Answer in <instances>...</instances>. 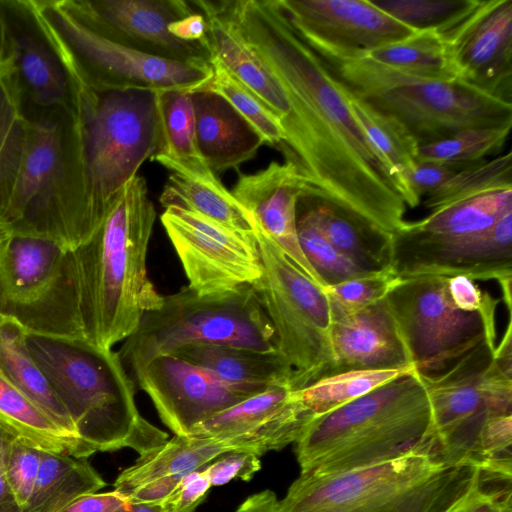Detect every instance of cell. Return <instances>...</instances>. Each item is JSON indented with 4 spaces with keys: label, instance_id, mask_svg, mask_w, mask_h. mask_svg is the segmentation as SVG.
Listing matches in <instances>:
<instances>
[{
    "label": "cell",
    "instance_id": "1",
    "mask_svg": "<svg viewBox=\"0 0 512 512\" xmlns=\"http://www.w3.org/2000/svg\"><path fill=\"white\" fill-rule=\"evenodd\" d=\"M224 6L292 104L278 148L285 162L304 186L391 236L404 224L407 205L326 62L293 27L279 0H224Z\"/></svg>",
    "mask_w": 512,
    "mask_h": 512
},
{
    "label": "cell",
    "instance_id": "2",
    "mask_svg": "<svg viewBox=\"0 0 512 512\" xmlns=\"http://www.w3.org/2000/svg\"><path fill=\"white\" fill-rule=\"evenodd\" d=\"M155 219L146 180L137 175L92 237L68 250L80 337L98 348L127 339L162 303L146 264Z\"/></svg>",
    "mask_w": 512,
    "mask_h": 512
},
{
    "label": "cell",
    "instance_id": "3",
    "mask_svg": "<svg viewBox=\"0 0 512 512\" xmlns=\"http://www.w3.org/2000/svg\"><path fill=\"white\" fill-rule=\"evenodd\" d=\"M295 444L300 475L314 477L415 452L439 455L429 398L416 371L314 417Z\"/></svg>",
    "mask_w": 512,
    "mask_h": 512
},
{
    "label": "cell",
    "instance_id": "4",
    "mask_svg": "<svg viewBox=\"0 0 512 512\" xmlns=\"http://www.w3.org/2000/svg\"><path fill=\"white\" fill-rule=\"evenodd\" d=\"M27 345L92 454L130 448L141 456L168 440L138 411L136 385L117 351L80 338L28 332Z\"/></svg>",
    "mask_w": 512,
    "mask_h": 512
},
{
    "label": "cell",
    "instance_id": "5",
    "mask_svg": "<svg viewBox=\"0 0 512 512\" xmlns=\"http://www.w3.org/2000/svg\"><path fill=\"white\" fill-rule=\"evenodd\" d=\"M84 208L90 238L123 188L159 145L157 94L97 91L70 77Z\"/></svg>",
    "mask_w": 512,
    "mask_h": 512
},
{
    "label": "cell",
    "instance_id": "6",
    "mask_svg": "<svg viewBox=\"0 0 512 512\" xmlns=\"http://www.w3.org/2000/svg\"><path fill=\"white\" fill-rule=\"evenodd\" d=\"M320 56L353 97L400 123L419 146L469 129L512 126V102L461 79L414 75L359 55Z\"/></svg>",
    "mask_w": 512,
    "mask_h": 512
},
{
    "label": "cell",
    "instance_id": "7",
    "mask_svg": "<svg viewBox=\"0 0 512 512\" xmlns=\"http://www.w3.org/2000/svg\"><path fill=\"white\" fill-rule=\"evenodd\" d=\"M23 115V153L0 218L11 234L44 236L75 249L90 235L72 107Z\"/></svg>",
    "mask_w": 512,
    "mask_h": 512
},
{
    "label": "cell",
    "instance_id": "8",
    "mask_svg": "<svg viewBox=\"0 0 512 512\" xmlns=\"http://www.w3.org/2000/svg\"><path fill=\"white\" fill-rule=\"evenodd\" d=\"M480 465L452 463L431 452L314 477L299 475L278 512H445L473 481Z\"/></svg>",
    "mask_w": 512,
    "mask_h": 512
},
{
    "label": "cell",
    "instance_id": "9",
    "mask_svg": "<svg viewBox=\"0 0 512 512\" xmlns=\"http://www.w3.org/2000/svg\"><path fill=\"white\" fill-rule=\"evenodd\" d=\"M189 344L224 345L276 352L274 328L252 285L199 295L188 286L163 296L146 312L118 356L132 377L153 358Z\"/></svg>",
    "mask_w": 512,
    "mask_h": 512
},
{
    "label": "cell",
    "instance_id": "10",
    "mask_svg": "<svg viewBox=\"0 0 512 512\" xmlns=\"http://www.w3.org/2000/svg\"><path fill=\"white\" fill-rule=\"evenodd\" d=\"M68 76L97 91L180 89L191 93L212 77L209 62H180L113 42L87 26L67 0H29Z\"/></svg>",
    "mask_w": 512,
    "mask_h": 512
},
{
    "label": "cell",
    "instance_id": "11",
    "mask_svg": "<svg viewBox=\"0 0 512 512\" xmlns=\"http://www.w3.org/2000/svg\"><path fill=\"white\" fill-rule=\"evenodd\" d=\"M255 235L263 273L252 287L274 328L277 352L293 371L292 388L300 390L334 366L331 302L257 227Z\"/></svg>",
    "mask_w": 512,
    "mask_h": 512
},
{
    "label": "cell",
    "instance_id": "12",
    "mask_svg": "<svg viewBox=\"0 0 512 512\" xmlns=\"http://www.w3.org/2000/svg\"><path fill=\"white\" fill-rule=\"evenodd\" d=\"M495 346L496 341H484L442 372L419 374L430 402L437 451L446 462L477 463L484 423L512 414V372L494 359Z\"/></svg>",
    "mask_w": 512,
    "mask_h": 512
},
{
    "label": "cell",
    "instance_id": "13",
    "mask_svg": "<svg viewBox=\"0 0 512 512\" xmlns=\"http://www.w3.org/2000/svg\"><path fill=\"white\" fill-rule=\"evenodd\" d=\"M447 279H402L384 298L421 375L440 373L482 342L496 339L499 300L478 312L462 311L449 298Z\"/></svg>",
    "mask_w": 512,
    "mask_h": 512
},
{
    "label": "cell",
    "instance_id": "14",
    "mask_svg": "<svg viewBox=\"0 0 512 512\" xmlns=\"http://www.w3.org/2000/svg\"><path fill=\"white\" fill-rule=\"evenodd\" d=\"M0 312L28 333L80 338L68 249L11 234L0 247Z\"/></svg>",
    "mask_w": 512,
    "mask_h": 512
},
{
    "label": "cell",
    "instance_id": "15",
    "mask_svg": "<svg viewBox=\"0 0 512 512\" xmlns=\"http://www.w3.org/2000/svg\"><path fill=\"white\" fill-rule=\"evenodd\" d=\"M160 219L189 281L188 287L199 295L253 285L262 276L256 235L232 230L176 206L165 208Z\"/></svg>",
    "mask_w": 512,
    "mask_h": 512
},
{
    "label": "cell",
    "instance_id": "16",
    "mask_svg": "<svg viewBox=\"0 0 512 512\" xmlns=\"http://www.w3.org/2000/svg\"><path fill=\"white\" fill-rule=\"evenodd\" d=\"M389 263L401 279L464 276L512 283V213L490 229L460 238L437 239L398 229L390 236Z\"/></svg>",
    "mask_w": 512,
    "mask_h": 512
},
{
    "label": "cell",
    "instance_id": "17",
    "mask_svg": "<svg viewBox=\"0 0 512 512\" xmlns=\"http://www.w3.org/2000/svg\"><path fill=\"white\" fill-rule=\"evenodd\" d=\"M0 70L22 112L72 107L67 71L39 25L29 0H0Z\"/></svg>",
    "mask_w": 512,
    "mask_h": 512
},
{
    "label": "cell",
    "instance_id": "18",
    "mask_svg": "<svg viewBox=\"0 0 512 512\" xmlns=\"http://www.w3.org/2000/svg\"><path fill=\"white\" fill-rule=\"evenodd\" d=\"M73 12L103 37L136 51L180 62H209V44L173 37L168 25L192 14L184 0H67Z\"/></svg>",
    "mask_w": 512,
    "mask_h": 512
},
{
    "label": "cell",
    "instance_id": "19",
    "mask_svg": "<svg viewBox=\"0 0 512 512\" xmlns=\"http://www.w3.org/2000/svg\"><path fill=\"white\" fill-rule=\"evenodd\" d=\"M279 2L293 27L320 55H360L416 33L370 0Z\"/></svg>",
    "mask_w": 512,
    "mask_h": 512
},
{
    "label": "cell",
    "instance_id": "20",
    "mask_svg": "<svg viewBox=\"0 0 512 512\" xmlns=\"http://www.w3.org/2000/svg\"><path fill=\"white\" fill-rule=\"evenodd\" d=\"M313 418L295 390L278 384L201 421L188 436L212 438L229 452L260 457L296 443Z\"/></svg>",
    "mask_w": 512,
    "mask_h": 512
},
{
    "label": "cell",
    "instance_id": "21",
    "mask_svg": "<svg viewBox=\"0 0 512 512\" xmlns=\"http://www.w3.org/2000/svg\"><path fill=\"white\" fill-rule=\"evenodd\" d=\"M440 35L458 79L512 102V0H479Z\"/></svg>",
    "mask_w": 512,
    "mask_h": 512
},
{
    "label": "cell",
    "instance_id": "22",
    "mask_svg": "<svg viewBox=\"0 0 512 512\" xmlns=\"http://www.w3.org/2000/svg\"><path fill=\"white\" fill-rule=\"evenodd\" d=\"M131 378L178 436H188L201 421L252 396L173 354L153 358Z\"/></svg>",
    "mask_w": 512,
    "mask_h": 512
},
{
    "label": "cell",
    "instance_id": "23",
    "mask_svg": "<svg viewBox=\"0 0 512 512\" xmlns=\"http://www.w3.org/2000/svg\"><path fill=\"white\" fill-rule=\"evenodd\" d=\"M304 188L295 167L271 162L252 174H239L231 191L252 214L256 227L268 236L306 276L325 288L305 257L298 239L296 206Z\"/></svg>",
    "mask_w": 512,
    "mask_h": 512
},
{
    "label": "cell",
    "instance_id": "24",
    "mask_svg": "<svg viewBox=\"0 0 512 512\" xmlns=\"http://www.w3.org/2000/svg\"><path fill=\"white\" fill-rule=\"evenodd\" d=\"M332 314L335 363L329 375L350 370L414 369L384 299L352 312L332 306Z\"/></svg>",
    "mask_w": 512,
    "mask_h": 512
},
{
    "label": "cell",
    "instance_id": "25",
    "mask_svg": "<svg viewBox=\"0 0 512 512\" xmlns=\"http://www.w3.org/2000/svg\"><path fill=\"white\" fill-rule=\"evenodd\" d=\"M192 3L206 19L211 55L216 56L250 89L277 116L284 128L293 114L289 97L247 43L223 1L196 0Z\"/></svg>",
    "mask_w": 512,
    "mask_h": 512
},
{
    "label": "cell",
    "instance_id": "26",
    "mask_svg": "<svg viewBox=\"0 0 512 512\" xmlns=\"http://www.w3.org/2000/svg\"><path fill=\"white\" fill-rule=\"evenodd\" d=\"M198 150L216 174L237 168L265 144L263 138L236 109L220 95L192 92Z\"/></svg>",
    "mask_w": 512,
    "mask_h": 512
},
{
    "label": "cell",
    "instance_id": "27",
    "mask_svg": "<svg viewBox=\"0 0 512 512\" xmlns=\"http://www.w3.org/2000/svg\"><path fill=\"white\" fill-rule=\"evenodd\" d=\"M296 210L307 216L324 237L364 271L389 263L390 236L358 219L326 196L304 186Z\"/></svg>",
    "mask_w": 512,
    "mask_h": 512
},
{
    "label": "cell",
    "instance_id": "28",
    "mask_svg": "<svg viewBox=\"0 0 512 512\" xmlns=\"http://www.w3.org/2000/svg\"><path fill=\"white\" fill-rule=\"evenodd\" d=\"M251 395L278 384L292 388L293 371L276 352L209 344H189L171 353ZM293 389V388H292Z\"/></svg>",
    "mask_w": 512,
    "mask_h": 512
},
{
    "label": "cell",
    "instance_id": "29",
    "mask_svg": "<svg viewBox=\"0 0 512 512\" xmlns=\"http://www.w3.org/2000/svg\"><path fill=\"white\" fill-rule=\"evenodd\" d=\"M509 213L512 183H503L437 208L418 221H405L399 229L428 238H460L490 229Z\"/></svg>",
    "mask_w": 512,
    "mask_h": 512
},
{
    "label": "cell",
    "instance_id": "30",
    "mask_svg": "<svg viewBox=\"0 0 512 512\" xmlns=\"http://www.w3.org/2000/svg\"><path fill=\"white\" fill-rule=\"evenodd\" d=\"M170 172L160 196L163 207L188 209L232 230L255 235L256 223L252 214L214 173L195 175Z\"/></svg>",
    "mask_w": 512,
    "mask_h": 512
},
{
    "label": "cell",
    "instance_id": "31",
    "mask_svg": "<svg viewBox=\"0 0 512 512\" xmlns=\"http://www.w3.org/2000/svg\"><path fill=\"white\" fill-rule=\"evenodd\" d=\"M156 94L159 145L151 159L169 171L195 175L214 173L198 150L192 93L166 89L156 91Z\"/></svg>",
    "mask_w": 512,
    "mask_h": 512
},
{
    "label": "cell",
    "instance_id": "32",
    "mask_svg": "<svg viewBox=\"0 0 512 512\" xmlns=\"http://www.w3.org/2000/svg\"><path fill=\"white\" fill-rule=\"evenodd\" d=\"M0 372L20 388L61 430L79 439L68 413L30 354L26 329L1 312Z\"/></svg>",
    "mask_w": 512,
    "mask_h": 512
},
{
    "label": "cell",
    "instance_id": "33",
    "mask_svg": "<svg viewBox=\"0 0 512 512\" xmlns=\"http://www.w3.org/2000/svg\"><path fill=\"white\" fill-rule=\"evenodd\" d=\"M227 452L222 443L212 438L175 435L124 469L114 482V490L126 497L148 481L164 476L183 477Z\"/></svg>",
    "mask_w": 512,
    "mask_h": 512
},
{
    "label": "cell",
    "instance_id": "34",
    "mask_svg": "<svg viewBox=\"0 0 512 512\" xmlns=\"http://www.w3.org/2000/svg\"><path fill=\"white\" fill-rule=\"evenodd\" d=\"M105 486L86 458L42 450L38 476L24 512H59Z\"/></svg>",
    "mask_w": 512,
    "mask_h": 512
},
{
    "label": "cell",
    "instance_id": "35",
    "mask_svg": "<svg viewBox=\"0 0 512 512\" xmlns=\"http://www.w3.org/2000/svg\"><path fill=\"white\" fill-rule=\"evenodd\" d=\"M0 425L42 450L87 458L92 453L61 430L20 388L0 372Z\"/></svg>",
    "mask_w": 512,
    "mask_h": 512
},
{
    "label": "cell",
    "instance_id": "36",
    "mask_svg": "<svg viewBox=\"0 0 512 512\" xmlns=\"http://www.w3.org/2000/svg\"><path fill=\"white\" fill-rule=\"evenodd\" d=\"M346 92L352 114L366 138L388 168L407 207L414 208L405 179L417 163L418 143L400 123L374 112Z\"/></svg>",
    "mask_w": 512,
    "mask_h": 512
},
{
    "label": "cell",
    "instance_id": "37",
    "mask_svg": "<svg viewBox=\"0 0 512 512\" xmlns=\"http://www.w3.org/2000/svg\"><path fill=\"white\" fill-rule=\"evenodd\" d=\"M359 56L414 75L447 80L457 78L450 65L445 42L436 32H416Z\"/></svg>",
    "mask_w": 512,
    "mask_h": 512
},
{
    "label": "cell",
    "instance_id": "38",
    "mask_svg": "<svg viewBox=\"0 0 512 512\" xmlns=\"http://www.w3.org/2000/svg\"><path fill=\"white\" fill-rule=\"evenodd\" d=\"M414 369L350 370L325 376L295 390L314 417L329 413Z\"/></svg>",
    "mask_w": 512,
    "mask_h": 512
},
{
    "label": "cell",
    "instance_id": "39",
    "mask_svg": "<svg viewBox=\"0 0 512 512\" xmlns=\"http://www.w3.org/2000/svg\"><path fill=\"white\" fill-rule=\"evenodd\" d=\"M209 63L212 77L205 87L198 90L211 91L223 97L259 133L265 144L279 148L285 140V134L277 116L216 56L211 55Z\"/></svg>",
    "mask_w": 512,
    "mask_h": 512
},
{
    "label": "cell",
    "instance_id": "40",
    "mask_svg": "<svg viewBox=\"0 0 512 512\" xmlns=\"http://www.w3.org/2000/svg\"><path fill=\"white\" fill-rule=\"evenodd\" d=\"M416 32L443 34L464 19L479 0H370Z\"/></svg>",
    "mask_w": 512,
    "mask_h": 512
},
{
    "label": "cell",
    "instance_id": "41",
    "mask_svg": "<svg viewBox=\"0 0 512 512\" xmlns=\"http://www.w3.org/2000/svg\"><path fill=\"white\" fill-rule=\"evenodd\" d=\"M511 128H478L418 147L417 161L477 166L499 152Z\"/></svg>",
    "mask_w": 512,
    "mask_h": 512
},
{
    "label": "cell",
    "instance_id": "42",
    "mask_svg": "<svg viewBox=\"0 0 512 512\" xmlns=\"http://www.w3.org/2000/svg\"><path fill=\"white\" fill-rule=\"evenodd\" d=\"M26 135L20 100L0 70V211L18 171Z\"/></svg>",
    "mask_w": 512,
    "mask_h": 512
},
{
    "label": "cell",
    "instance_id": "43",
    "mask_svg": "<svg viewBox=\"0 0 512 512\" xmlns=\"http://www.w3.org/2000/svg\"><path fill=\"white\" fill-rule=\"evenodd\" d=\"M296 218L301 249L325 286L335 285L364 272L334 247L307 216L296 210Z\"/></svg>",
    "mask_w": 512,
    "mask_h": 512
},
{
    "label": "cell",
    "instance_id": "44",
    "mask_svg": "<svg viewBox=\"0 0 512 512\" xmlns=\"http://www.w3.org/2000/svg\"><path fill=\"white\" fill-rule=\"evenodd\" d=\"M512 183L511 152L456 173L424 200L431 211L488 187Z\"/></svg>",
    "mask_w": 512,
    "mask_h": 512
},
{
    "label": "cell",
    "instance_id": "45",
    "mask_svg": "<svg viewBox=\"0 0 512 512\" xmlns=\"http://www.w3.org/2000/svg\"><path fill=\"white\" fill-rule=\"evenodd\" d=\"M401 278L388 265L364 271L345 281L325 287L331 305L344 312L357 311L383 300Z\"/></svg>",
    "mask_w": 512,
    "mask_h": 512
},
{
    "label": "cell",
    "instance_id": "46",
    "mask_svg": "<svg viewBox=\"0 0 512 512\" xmlns=\"http://www.w3.org/2000/svg\"><path fill=\"white\" fill-rule=\"evenodd\" d=\"M445 512H512L511 477L480 467L468 489Z\"/></svg>",
    "mask_w": 512,
    "mask_h": 512
},
{
    "label": "cell",
    "instance_id": "47",
    "mask_svg": "<svg viewBox=\"0 0 512 512\" xmlns=\"http://www.w3.org/2000/svg\"><path fill=\"white\" fill-rule=\"evenodd\" d=\"M42 458V449L12 436L6 450L5 469L13 493L23 509L32 495Z\"/></svg>",
    "mask_w": 512,
    "mask_h": 512
},
{
    "label": "cell",
    "instance_id": "48",
    "mask_svg": "<svg viewBox=\"0 0 512 512\" xmlns=\"http://www.w3.org/2000/svg\"><path fill=\"white\" fill-rule=\"evenodd\" d=\"M473 167L476 166L417 161L405 179L414 208L420 204L423 196L434 193L456 173Z\"/></svg>",
    "mask_w": 512,
    "mask_h": 512
},
{
    "label": "cell",
    "instance_id": "49",
    "mask_svg": "<svg viewBox=\"0 0 512 512\" xmlns=\"http://www.w3.org/2000/svg\"><path fill=\"white\" fill-rule=\"evenodd\" d=\"M260 469L259 456L249 452L231 451L214 459L204 471L211 486H221L235 478L249 481Z\"/></svg>",
    "mask_w": 512,
    "mask_h": 512
},
{
    "label": "cell",
    "instance_id": "50",
    "mask_svg": "<svg viewBox=\"0 0 512 512\" xmlns=\"http://www.w3.org/2000/svg\"><path fill=\"white\" fill-rule=\"evenodd\" d=\"M211 483L204 469L182 477L176 488L160 504L163 512H194L205 500Z\"/></svg>",
    "mask_w": 512,
    "mask_h": 512
},
{
    "label": "cell",
    "instance_id": "51",
    "mask_svg": "<svg viewBox=\"0 0 512 512\" xmlns=\"http://www.w3.org/2000/svg\"><path fill=\"white\" fill-rule=\"evenodd\" d=\"M447 292L453 305L465 312H478L496 299L483 292L473 280L464 276L448 277Z\"/></svg>",
    "mask_w": 512,
    "mask_h": 512
},
{
    "label": "cell",
    "instance_id": "52",
    "mask_svg": "<svg viewBox=\"0 0 512 512\" xmlns=\"http://www.w3.org/2000/svg\"><path fill=\"white\" fill-rule=\"evenodd\" d=\"M129 503L127 497L113 490L82 496L59 512H116Z\"/></svg>",
    "mask_w": 512,
    "mask_h": 512
},
{
    "label": "cell",
    "instance_id": "53",
    "mask_svg": "<svg viewBox=\"0 0 512 512\" xmlns=\"http://www.w3.org/2000/svg\"><path fill=\"white\" fill-rule=\"evenodd\" d=\"M181 479L180 476L160 477L134 488L126 497L132 504L160 505Z\"/></svg>",
    "mask_w": 512,
    "mask_h": 512
},
{
    "label": "cell",
    "instance_id": "54",
    "mask_svg": "<svg viewBox=\"0 0 512 512\" xmlns=\"http://www.w3.org/2000/svg\"><path fill=\"white\" fill-rule=\"evenodd\" d=\"M195 9L192 14L171 22L168 25V31L173 37L182 41L209 44L206 19L197 8Z\"/></svg>",
    "mask_w": 512,
    "mask_h": 512
},
{
    "label": "cell",
    "instance_id": "55",
    "mask_svg": "<svg viewBox=\"0 0 512 512\" xmlns=\"http://www.w3.org/2000/svg\"><path fill=\"white\" fill-rule=\"evenodd\" d=\"M12 436L0 425V512H23L9 484L5 469L6 450Z\"/></svg>",
    "mask_w": 512,
    "mask_h": 512
},
{
    "label": "cell",
    "instance_id": "56",
    "mask_svg": "<svg viewBox=\"0 0 512 512\" xmlns=\"http://www.w3.org/2000/svg\"><path fill=\"white\" fill-rule=\"evenodd\" d=\"M278 497L271 490H263L249 496L236 512H278Z\"/></svg>",
    "mask_w": 512,
    "mask_h": 512
},
{
    "label": "cell",
    "instance_id": "57",
    "mask_svg": "<svg viewBox=\"0 0 512 512\" xmlns=\"http://www.w3.org/2000/svg\"><path fill=\"white\" fill-rule=\"evenodd\" d=\"M116 512H163L161 505L152 504H132L117 510Z\"/></svg>",
    "mask_w": 512,
    "mask_h": 512
},
{
    "label": "cell",
    "instance_id": "58",
    "mask_svg": "<svg viewBox=\"0 0 512 512\" xmlns=\"http://www.w3.org/2000/svg\"><path fill=\"white\" fill-rule=\"evenodd\" d=\"M10 231L4 222L0 218V247L5 242V240L9 237Z\"/></svg>",
    "mask_w": 512,
    "mask_h": 512
},
{
    "label": "cell",
    "instance_id": "59",
    "mask_svg": "<svg viewBox=\"0 0 512 512\" xmlns=\"http://www.w3.org/2000/svg\"><path fill=\"white\" fill-rule=\"evenodd\" d=\"M0 51H1V37H0Z\"/></svg>",
    "mask_w": 512,
    "mask_h": 512
}]
</instances>
